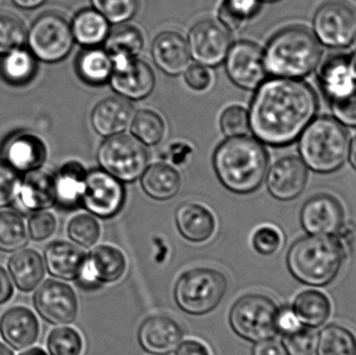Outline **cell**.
I'll list each match as a JSON object with an SVG mask.
<instances>
[{"label": "cell", "mask_w": 356, "mask_h": 355, "mask_svg": "<svg viewBox=\"0 0 356 355\" xmlns=\"http://www.w3.org/2000/svg\"><path fill=\"white\" fill-rule=\"evenodd\" d=\"M125 197L122 181L102 169L88 171L81 204L93 216L102 219L116 216L124 206Z\"/></svg>", "instance_id": "12"}, {"label": "cell", "mask_w": 356, "mask_h": 355, "mask_svg": "<svg viewBox=\"0 0 356 355\" xmlns=\"http://www.w3.org/2000/svg\"><path fill=\"white\" fill-rule=\"evenodd\" d=\"M318 110L317 93L305 81L284 77L266 79L251 100L250 131L266 145H289L300 137Z\"/></svg>", "instance_id": "1"}, {"label": "cell", "mask_w": 356, "mask_h": 355, "mask_svg": "<svg viewBox=\"0 0 356 355\" xmlns=\"http://www.w3.org/2000/svg\"><path fill=\"white\" fill-rule=\"evenodd\" d=\"M313 27L323 45L349 47L356 38V8L346 0H328L316 10Z\"/></svg>", "instance_id": "10"}, {"label": "cell", "mask_w": 356, "mask_h": 355, "mask_svg": "<svg viewBox=\"0 0 356 355\" xmlns=\"http://www.w3.org/2000/svg\"><path fill=\"white\" fill-rule=\"evenodd\" d=\"M110 81L112 89L127 100H142L148 97L156 87V75L152 67L140 60L113 63Z\"/></svg>", "instance_id": "17"}, {"label": "cell", "mask_w": 356, "mask_h": 355, "mask_svg": "<svg viewBox=\"0 0 356 355\" xmlns=\"http://www.w3.org/2000/svg\"><path fill=\"white\" fill-rule=\"evenodd\" d=\"M152 56L156 67L169 76L184 74L192 58L186 40L172 31L156 35L152 42Z\"/></svg>", "instance_id": "21"}, {"label": "cell", "mask_w": 356, "mask_h": 355, "mask_svg": "<svg viewBox=\"0 0 356 355\" xmlns=\"http://www.w3.org/2000/svg\"><path fill=\"white\" fill-rule=\"evenodd\" d=\"M26 39L31 53L45 63L64 60L75 42L70 23L62 15L50 12L35 19Z\"/></svg>", "instance_id": "9"}, {"label": "cell", "mask_w": 356, "mask_h": 355, "mask_svg": "<svg viewBox=\"0 0 356 355\" xmlns=\"http://www.w3.org/2000/svg\"><path fill=\"white\" fill-rule=\"evenodd\" d=\"M307 167L300 158L294 156L276 160L266 174L268 191L280 201L298 197L307 185Z\"/></svg>", "instance_id": "18"}, {"label": "cell", "mask_w": 356, "mask_h": 355, "mask_svg": "<svg viewBox=\"0 0 356 355\" xmlns=\"http://www.w3.org/2000/svg\"><path fill=\"white\" fill-rule=\"evenodd\" d=\"M261 6L259 0H223L218 10V21L229 31L241 28L257 16Z\"/></svg>", "instance_id": "39"}, {"label": "cell", "mask_w": 356, "mask_h": 355, "mask_svg": "<svg viewBox=\"0 0 356 355\" xmlns=\"http://www.w3.org/2000/svg\"><path fill=\"white\" fill-rule=\"evenodd\" d=\"M47 349L49 355H81L83 349V338L72 327H58L48 336Z\"/></svg>", "instance_id": "40"}, {"label": "cell", "mask_w": 356, "mask_h": 355, "mask_svg": "<svg viewBox=\"0 0 356 355\" xmlns=\"http://www.w3.org/2000/svg\"><path fill=\"white\" fill-rule=\"evenodd\" d=\"M13 293H14V287H13L10 274L0 266V306L8 302L12 297Z\"/></svg>", "instance_id": "55"}, {"label": "cell", "mask_w": 356, "mask_h": 355, "mask_svg": "<svg viewBox=\"0 0 356 355\" xmlns=\"http://www.w3.org/2000/svg\"><path fill=\"white\" fill-rule=\"evenodd\" d=\"M261 2H267V3H273V2L280 1V0H259Z\"/></svg>", "instance_id": "61"}, {"label": "cell", "mask_w": 356, "mask_h": 355, "mask_svg": "<svg viewBox=\"0 0 356 355\" xmlns=\"http://www.w3.org/2000/svg\"><path fill=\"white\" fill-rule=\"evenodd\" d=\"M252 355H288L282 344L274 340L257 343L252 350Z\"/></svg>", "instance_id": "53"}, {"label": "cell", "mask_w": 356, "mask_h": 355, "mask_svg": "<svg viewBox=\"0 0 356 355\" xmlns=\"http://www.w3.org/2000/svg\"><path fill=\"white\" fill-rule=\"evenodd\" d=\"M182 338L184 331L177 321L162 315L146 319L138 333L141 347L154 355H167L175 352Z\"/></svg>", "instance_id": "19"}, {"label": "cell", "mask_w": 356, "mask_h": 355, "mask_svg": "<svg viewBox=\"0 0 356 355\" xmlns=\"http://www.w3.org/2000/svg\"><path fill=\"white\" fill-rule=\"evenodd\" d=\"M18 195L27 210L38 212L51 208L56 204L54 176L39 169L27 172L21 181Z\"/></svg>", "instance_id": "29"}, {"label": "cell", "mask_w": 356, "mask_h": 355, "mask_svg": "<svg viewBox=\"0 0 356 355\" xmlns=\"http://www.w3.org/2000/svg\"><path fill=\"white\" fill-rule=\"evenodd\" d=\"M56 229V217L45 210L33 213L27 224L29 237L37 242L45 241L54 235Z\"/></svg>", "instance_id": "47"}, {"label": "cell", "mask_w": 356, "mask_h": 355, "mask_svg": "<svg viewBox=\"0 0 356 355\" xmlns=\"http://www.w3.org/2000/svg\"><path fill=\"white\" fill-rule=\"evenodd\" d=\"M100 169L122 183L141 179L148 167L145 145L134 135L120 133L106 138L97 151Z\"/></svg>", "instance_id": "8"}, {"label": "cell", "mask_w": 356, "mask_h": 355, "mask_svg": "<svg viewBox=\"0 0 356 355\" xmlns=\"http://www.w3.org/2000/svg\"><path fill=\"white\" fill-rule=\"evenodd\" d=\"M27 243L29 233L22 217L13 210H0V250L16 252Z\"/></svg>", "instance_id": "37"}, {"label": "cell", "mask_w": 356, "mask_h": 355, "mask_svg": "<svg viewBox=\"0 0 356 355\" xmlns=\"http://www.w3.org/2000/svg\"><path fill=\"white\" fill-rule=\"evenodd\" d=\"M349 58H350L351 66H353V71L356 74V50L353 53L349 54Z\"/></svg>", "instance_id": "60"}, {"label": "cell", "mask_w": 356, "mask_h": 355, "mask_svg": "<svg viewBox=\"0 0 356 355\" xmlns=\"http://www.w3.org/2000/svg\"><path fill=\"white\" fill-rule=\"evenodd\" d=\"M300 222L307 235L336 236L344 226L345 210L338 198L319 194L303 204Z\"/></svg>", "instance_id": "15"}, {"label": "cell", "mask_w": 356, "mask_h": 355, "mask_svg": "<svg viewBox=\"0 0 356 355\" xmlns=\"http://www.w3.org/2000/svg\"><path fill=\"white\" fill-rule=\"evenodd\" d=\"M127 268V258L119 248L100 245L88 256L87 262L77 277V283L83 290H95L100 283L118 281Z\"/></svg>", "instance_id": "16"}, {"label": "cell", "mask_w": 356, "mask_h": 355, "mask_svg": "<svg viewBox=\"0 0 356 355\" xmlns=\"http://www.w3.org/2000/svg\"><path fill=\"white\" fill-rule=\"evenodd\" d=\"M104 45L113 63L133 60L137 58L143 50V33L134 25L119 24L110 31Z\"/></svg>", "instance_id": "34"}, {"label": "cell", "mask_w": 356, "mask_h": 355, "mask_svg": "<svg viewBox=\"0 0 356 355\" xmlns=\"http://www.w3.org/2000/svg\"><path fill=\"white\" fill-rule=\"evenodd\" d=\"M188 50L197 64L216 67L225 60L232 47V33L222 23L204 19L193 25L188 31Z\"/></svg>", "instance_id": "11"}, {"label": "cell", "mask_w": 356, "mask_h": 355, "mask_svg": "<svg viewBox=\"0 0 356 355\" xmlns=\"http://www.w3.org/2000/svg\"><path fill=\"white\" fill-rule=\"evenodd\" d=\"M20 355H49L45 350L42 349L40 347H31L26 348L24 352H22Z\"/></svg>", "instance_id": "58"}, {"label": "cell", "mask_w": 356, "mask_h": 355, "mask_svg": "<svg viewBox=\"0 0 356 355\" xmlns=\"http://www.w3.org/2000/svg\"><path fill=\"white\" fill-rule=\"evenodd\" d=\"M175 355H211L209 348L196 340H186L179 344Z\"/></svg>", "instance_id": "52"}, {"label": "cell", "mask_w": 356, "mask_h": 355, "mask_svg": "<svg viewBox=\"0 0 356 355\" xmlns=\"http://www.w3.org/2000/svg\"><path fill=\"white\" fill-rule=\"evenodd\" d=\"M134 108L125 98L108 97L96 104L92 110L91 124L94 131L104 138L124 133L131 125Z\"/></svg>", "instance_id": "23"}, {"label": "cell", "mask_w": 356, "mask_h": 355, "mask_svg": "<svg viewBox=\"0 0 356 355\" xmlns=\"http://www.w3.org/2000/svg\"><path fill=\"white\" fill-rule=\"evenodd\" d=\"M319 83L330 104L346 99L356 93V74L349 54L330 56L320 69Z\"/></svg>", "instance_id": "20"}, {"label": "cell", "mask_w": 356, "mask_h": 355, "mask_svg": "<svg viewBox=\"0 0 356 355\" xmlns=\"http://www.w3.org/2000/svg\"><path fill=\"white\" fill-rule=\"evenodd\" d=\"M292 308L303 327L319 329L330 319L332 302L319 290H305L295 298Z\"/></svg>", "instance_id": "31"}, {"label": "cell", "mask_w": 356, "mask_h": 355, "mask_svg": "<svg viewBox=\"0 0 356 355\" xmlns=\"http://www.w3.org/2000/svg\"><path fill=\"white\" fill-rule=\"evenodd\" d=\"M8 274L17 289L31 292L39 287L45 275V263L39 252L33 249L14 252L8 263Z\"/></svg>", "instance_id": "28"}, {"label": "cell", "mask_w": 356, "mask_h": 355, "mask_svg": "<svg viewBox=\"0 0 356 355\" xmlns=\"http://www.w3.org/2000/svg\"><path fill=\"white\" fill-rule=\"evenodd\" d=\"M143 191L154 200L172 199L181 187L179 172L168 163H154L141 176Z\"/></svg>", "instance_id": "30"}, {"label": "cell", "mask_w": 356, "mask_h": 355, "mask_svg": "<svg viewBox=\"0 0 356 355\" xmlns=\"http://www.w3.org/2000/svg\"><path fill=\"white\" fill-rule=\"evenodd\" d=\"M220 127L227 138L247 135L250 131L248 110L241 106H228L220 117Z\"/></svg>", "instance_id": "44"}, {"label": "cell", "mask_w": 356, "mask_h": 355, "mask_svg": "<svg viewBox=\"0 0 356 355\" xmlns=\"http://www.w3.org/2000/svg\"><path fill=\"white\" fill-rule=\"evenodd\" d=\"M0 355H14V352L8 346L0 343Z\"/></svg>", "instance_id": "59"}, {"label": "cell", "mask_w": 356, "mask_h": 355, "mask_svg": "<svg viewBox=\"0 0 356 355\" xmlns=\"http://www.w3.org/2000/svg\"><path fill=\"white\" fill-rule=\"evenodd\" d=\"M92 8L112 24H124L139 8L140 0H91Z\"/></svg>", "instance_id": "42"}, {"label": "cell", "mask_w": 356, "mask_h": 355, "mask_svg": "<svg viewBox=\"0 0 356 355\" xmlns=\"http://www.w3.org/2000/svg\"><path fill=\"white\" fill-rule=\"evenodd\" d=\"M67 231L74 243L88 248L99 240L102 227L93 215L79 214L71 219Z\"/></svg>", "instance_id": "41"}, {"label": "cell", "mask_w": 356, "mask_h": 355, "mask_svg": "<svg viewBox=\"0 0 356 355\" xmlns=\"http://www.w3.org/2000/svg\"><path fill=\"white\" fill-rule=\"evenodd\" d=\"M321 58V43L303 25L280 29L270 39L264 51L268 74L284 79L307 76L319 66Z\"/></svg>", "instance_id": "4"}, {"label": "cell", "mask_w": 356, "mask_h": 355, "mask_svg": "<svg viewBox=\"0 0 356 355\" xmlns=\"http://www.w3.org/2000/svg\"><path fill=\"white\" fill-rule=\"evenodd\" d=\"M13 3L23 10H33L43 6L47 0H12Z\"/></svg>", "instance_id": "56"}, {"label": "cell", "mask_w": 356, "mask_h": 355, "mask_svg": "<svg viewBox=\"0 0 356 355\" xmlns=\"http://www.w3.org/2000/svg\"><path fill=\"white\" fill-rule=\"evenodd\" d=\"M87 254L74 244L54 241L44 250V263L48 273L63 281H76L81 274Z\"/></svg>", "instance_id": "24"}, {"label": "cell", "mask_w": 356, "mask_h": 355, "mask_svg": "<svg viewBox=\"0 0 356 355\" xmlns=\"http://www.w3.org/2000/svg\"><path fill=\"white\" fill-rule=\"evenodd\" d=\"M111 23L93 8L79 10L71 23L73 37L85 48L99 47L111 31Z\"/></svg>", "instance_id": "32"}, {"label": "cell", "mask_w": 356, "mask_h": 355, "mask_svg": "<svg viewBox=\"0 0 356 355\" xmlns=\"http://www.w3.org/2000/svg\"><path fill=\"white\" fill-rule=\"evenodd\" d=\"M317 355H356L355 333L340 324H330L318 335Z\"/></svg>", "instance_id": "36"}, {"label": "cell", "mask_w": 356, "mask_h": 355, "mask_svg": "<svg viewBox=\"0 0 356 355\" xmlns=\"http://www.w3.org/2000/svg\"><path fill=\"white\" fill-rule=\"evenodd\" d=\"M88 171L76 160L67 162L54 176L56 204L65 210L79 208L83 201Z\"/></svg>", "instance_id": "27"}, {"label": "cell", "mask_w": 356, "mask_h": 355, "mask_svg": "<svg viewBox=\"0 0 356 355\" xmlns=\"http://www.w3.org/2000/svg\"><path fill=\"white\" fill-rule=\"evenodd\" d=\"M184 75L186 85L195 91H204L211 85V74L209 67L200 64L190 65Z\"/></svg>", "instance_id": "49"}, {"label": "cell", "mask_w": 356, "mask_h": 355, "mask_svg": "<svg viewBox=\"0 0 356 355\" xmlns=\"http://www.w3.org/2000/svg\"><path fill=\"white\" fill-rule=\"evenodd\" d=\"M298 149L311 170L322 174L336 172L348 158V131L336 118H315L301 133Z\"/></svg>", "instance_id": "5"}, {"label": "cell", "mask_w": 356, "mask_h": 355, "mask_svg": "<svg viewBox=\"0 0 356 355\" xmlns=\"http://www.w3.org/2000/svg\"><path fill=\"white\" fill-rule=\"evenodd\" d=\"M37 71V58L31 50L17 48L4 54L0 60V74L12 85H24Z\"/></svg>", "instance_id": "35"}, {"label": "cell", "mask_w": 356, "mask_h": 355, "mask_svg": "<svg viewBox=\"0 0 356 355\" xmlns=\"http://www.w3.org/2000/svg\"><path fill=\"white\" fill-rule=\"evenodd\" d=\"M224 62L230 81L241 89L257 90L267 79L264 51L253 42L232 44Z\"/></svg>", "instance_id": "14"}, {"label": "cell", "mask_w": 356, "mask_h": 355, "mask_svg": "<svg viewBox=\"0 0 356 355\" xmlns=\"http://www.w3.org/2000/svg\"><path fill=\"white\" fill-rule=\"evenodd\" d=\"M346 258L344 244L336 236H305L291 245L286 267L299 283L313 288L330 285Z\"/></svg>", "instance_id": "3"}, {"label": "cell", "mask_w": 356, "mask_h": 355, "mask_svg": "<svg viewBox=\"0 0 356 355\" xmlns=\"http://www.w3.org/2000/svg\"><path fill=\"white\" fill-rule=\"evenodd\" d=\"M280 308L261 294H248L236 300L229 313V324L236 336L252 343L273 339L277 333Z\"/></svg>", "instance_id": "7"}, {"label": "cell", "mask_w": 356, "mask_h": 355, "mask_svg": "<svg viewBox=\"0 0 356 355\" xmlns=\"http://www.w3.org/2000/svg\"><path fill=\"white\" fill-rule=\"evenodd\" d=\"M26 31L20 19L12 14L0 13V54L20 48L26 40Z\"/></svg>", "instance_id": "43"}, {"label": "cell", "mask_w": 356, "mask_h": 355, "mask_svg": "<svg viewBox=\"0 0 356 355\" xmlns=\"http://www.w3.org/2000/svg\"><path fill=\"white\" fill-rule=\"evenodd\" d=\"M175 222L180 235L193 243H203L211 239L216 231L213 213L200 204H181L175 213Z\"/></svg>", "instance_id": "26"}, {"label": "cell", "mask_w": 356, "mask_h": 355, "mask_svg": "<svg viewBox=\"0 0 356 355\" xmlns=\"http://www.w3.org/2000/svg\"><path fill=\"white\" fill-rule=\"evenodd\" d=\"M6 164L17 172H31L43 166L47 158L45 144L37 135H15L4 147Z\"/></svg>", "instance_id": "25"}, {"label": "cell", "mask_w": 356, "mask_h": 355, "mask_svg": "<svg viewBox=\"0 0 356 355\" xmlns=\"http://www.w3.org/2000/svg\"><path fill=\"white\" fill-rule=\"evenodd\" d=\"M282 244V236L276 227L263 225L252 236V246L257 254L264 256L276 254Z\"/></svg>", "instance_id": "46"}, {"label": "cell", "mask_w": 356, "mask_h": 355, "mask_svg": "<svg viewBox=\"0 0 356 355\" xmlns=\"http://www.w3.org/2000/svg\"><path fill=\"white\" fill-rule=\"evenodd\" d=\"M296 314L290 306H284L280 308L276 319V327H277V333H282V336L289 335V333H295L302 327Z\"/></svg>", "instance_id": "51"}, {"label": "cell", "mask_w": 356, "mask_h": 355, "mask_svg": "<svg viewBox=\"0 0 356 355\" xmlns=\"http://www.w3.org/2000/svg\"><path fill=\"white\" fill-rule=\"evenodd\" d=\"M192 154V148L186 143H175L171 145L167 152V158L172 164L180 165L186 162V158Z\"/></svg>", "instance_id": "54"}, {"label": "cell", "mask_w": 356, "mask_h": 355, "mask_svg": "<svg viewBox=\"0 0 356 355\" xmlns=\"http://www.w3.org/2000/svg\"><path fill=\"white\" fill-rule=\"evenodd\" d=\"M18 172L8 164L0 163V208L8 206L14 201L20 189Z\"/></svg>", "instance_id": "48"}, {"label": "cell", "mask_w": 356, "mask_h": 355, "mask_svg": "<svg viewBox=\"0 0 356 355\" xmlns=\"http://www.w3.org/2000/svg\"><path fill=\"white\" fill-rule=\"evenodd\" d=\"M334 118L349 127H356V94L346 99L330 104Z\"/></svg>", "instance_id": "50"}, {"label": "cell", "mask_w": 356, "mask_h": 355, "mask_svg": "<svg viewBox=\"0 0 356 355\" xmlns=\"http://www.w3.org/2000/svg\"><path fill=\"white\" fill-rule=\"evenodd\" d=\"M282 347L288 355H313L316 348L315 333L302 327L295 333L282 336Z\"/></svg>", "instance_id": "45"}, {"label": "cell", "mask_w": 356, "mask_h": 355, "mask_svg": "<svg viewBox=\"0 0 356 355\" xmlns=\"http://www.w3.org/2000/svg\"><path fill=\"white\" fill-rule=\"evenodd\" d=\"M33 302L40 317L50 324H71L79 313V300L74 290L60 281H44L35 290Z\"/></svg>", "instance_id": "13"}, {"label": "cell", "mask_w": 356, "mask_h": 355, "mask_svg": "<svg viewBox=\"0 0 356 355\" xmlns=\"http://www.w3.org/2000/svg\"><path fill=\"white\" fill-rule=\"evenodd\" d=\"M213 165L226 189L236 194H250L265 181L269 156L264 144L255 138H227L216 149Z\"/></svg>", "instance_id": "2"}, {"label": "cell", "mask_w": 356, "mask_h": 355, "mask_svg": "<svg viewBox=\"0 0 356 355\" xmlns=\"http://www.w3.org/2000/svg\"><path fill=\"white\" fill-rule=\"evenodd\" d=\"M76 72L79 79L90 85H106L113 73V60L104 48H85L77 56Z\"/></svg>", "instance_id": "33"}, {"label": "cell", "mask_w": 356, "mask_h": 355, "mask_svg": "<svg viewBox=\"0 0 356 355\" xmlns=\"http://www.w3.org/2000/svg\"><path fill=\"white\" fill-rule=\"evenodd\" d=\"M226 291L227 279L223 273L215 269H193L178 279L175 302L186 314L202 316L219 306Z\"/></svg>", "instance_id": "6"}, {"label": "cell", "mask_w": 356, "mask_h": 355, "mask_svg": "<svg viewBox=\"0 0 356 355\" xmlns=\"http://www.w3.org/2000/svg\"><path fill=\"white\" fill-rule=\"evenodd\" d=\"M0 335L10 347L26 349L39 338V320L29 308L14 306L8 308L0 319Z\"/></svg>", "instance_id": "22"}, {"label": "cell", "mask_w": 356, "mask_h": 355, "mask_svg": "<svg viewBox=\"0 0 356 355\" xmlns=\"http://www.w3.org/2000/svg\"><path fill=\"white\" fill-rule=\"evenodd\" d=\"M348 158L351 166L356 171V135L351 141L350 145H349Z\"/></svg>", "instance_id": "57"}, {"label": "cell", "mask_w": 356, "mask_h": 355, "mask_svg": "<svg viewBox=\"0 0 356 355\" xmlns=\"http://www.w3.org/2000/svg\"><path fill=\"white\" fill-rule=\"evenodd\" d=\"M131 133L145 146H156L164 139L166 124L161 115L152 110H141L134 115Z\"/></svg>", "instance_id": "38"}]
</instances>
